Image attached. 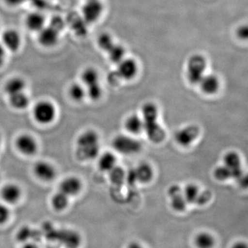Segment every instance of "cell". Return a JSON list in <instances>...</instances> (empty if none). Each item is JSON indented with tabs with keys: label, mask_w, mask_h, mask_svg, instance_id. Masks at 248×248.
I'll list each match as a JSON object with an SVG mask.
<instances>
[{
	"label": "cell",
	"mask_w": 248,
	"mask_h": 248,
	"mask_svg": "<svg viewBox=\"0 0 248 248\" xmlns=\"http://www.w3.org/2000/svg\"><path fill=\"white\" fill-rule=\"evenodd\" d=\"M76 156L81 161L96 159L100 153L99 136L94 130H85L78 137L76 142Z\"/></svg>",
	"instance_id": "cell-1"
},
{
	"label": "cell",
	"mask_w": 248,
	"mask_h": 248,
	"mask_svg": "<svg viewBox=\"0 0 248 248\" xmlns=\"http://www.w3.org/2000/svg\"><path fill=\"white\" fill-rule=\"evenodd\" d=\"M58 113L56 106L50 101L44 99L37 102L32 109V116L37 123L48 125L55 120Z\"/></svg>",
	"instance_id": "cell-2"
},
{
	"label": "cell",
	"mask_w": 248,
	"mask_h": 248,
	"mask_svg": "<svg viewBox=\"0 0 248 248\" xmlns=\"http://www.w3.org/2000/svg\"><path fill=\"white\" fill-rule=\"evenodd\" d=\"M47 238L58 241L66 248H79L81 244V235L73 230L53 229L49 232Z\"/></svg>",
	"instance_id": "cell-3"
},
{
	"label": "cell",
	"mask_w": 248,
	"mask_h": 248,
	"mask_svg": "<svg viewBox=\"0 0 248 248\" xmlns=\"http://www.w3.org/2000/svg\"><path fill=\"white\" fill-rule=\"evenodd\" d=\"M206 60L200 55H194L187 62V78L192 84H199L205 75Z\"/></svg>",
	"instance_id": "cell-4"
},
{
	"label": "cell",
	"mask_w": 248,
	"mask_h": 248,
	"mask_svg": "<svg viewBox=\"0 0 248 248\" xmlns=\"http://www.w3.org/2000/svg\"><path fill=\"white\" fill-rule=\"evenodd\" d=\"M112 146L116 151L125 155L136 154L141 149V143L138 140L124 135L115 137L112 141Z\"/></svg>",
	"instance_id": "cell-5"
},
{
	"label": "cell",
	"mask_w": 248,
	"mask_h": 248,
	"mask_svg": "<svg viewBox=\"0 0 248 248\" xmlns=\"http://www.w3.org/2000/svg\"><path fill=\"white\" fill-rule=\"evenodd\" d=\"M0 42L8 53H16L22 48V37L19 31L9 28L0 33Z\"/></svg>",
	"instance_id": "cell-6"
},
{
	"label": "cell",
	"mask_w": 248,
	"mask_h": 248,
	"mask_svg": "<svg viewBox=\"0 0 248 248\" xmlns=\"http://www.w3.org/2000/svg\"><path fill=\"white\" fill-rule=\"evenodd\" d=\"M104 6L100 0H86L81 6V15L86 24H93L101 17Z\"/></svg>",
	"instance_id": "cell-7"
},
{
	"label": "cell",
	"mask_w": 248,
	"mask_h": 248,
	"mask_svg": "<svg viewBox=\"0 0 248 248\" xmlns=\"http://www.w3.org/2000/svg\"><path fill=\"white\" fill-rule=\"evenodd\" d=\"M17 151L24 156H33L39 149V143L35 137L29 133H23L16 138Z\"/></svg>",
	"instance_id": "cell-8"
},
{
	"label": "cell",
	"mask_w": 248,
	"mask_h": 248,
	"mask_svg": "<svg viewBox=\"0 0 248 248\" xmlns=\"http://www.w3.org/2000/svg\"><path fill=\"white\" fill-rule=\"evenodd\" d=\"M60 31L51 25H46L37 33L39 45L45 48H52L58 45L60 40Z\"/></svg>",
	"instance_id": "cell-9"
},
{
	"label": "cell",
	"mask_w": 248,
	"mask_h": 248,
	"mask_svg": "<svg viewBox=\"0 0 248 248\" xmlns=\"http://www.w3.org/2000/svg\"><path fill=\"white\" fill-rule=\"evenodd\" d=\"M33 172L40 180L46 183L53 182L58 174L55 166L45 160H41L35 163Z\"/></svg>",
	"instance_id": "cell-10"
},
{
	"label": "cell",
	"mask_w": 248,
	"mask_h": 248,
	"mask_svg": "<svg viewBox=\"0 0 248 248\" xmlns=\"http://www.w3.org/2000/svg\"><path fill=\"white\" fill-rule=\"evenodd\" d=\"M200 130L195 125H188L179 129L176 132L174 139L178 144L181 146H190L200 135Z\"/></svg>",
	"instance_id": "cell-11"
},
{
	"label": "cell",
	"mask_w": 248,
	"mask_h": 248,
	"mask_svg": "<svg viewBox=\"0 0 248 248\" xmlns=\"http://www.w3.org/2000/svg\"><path fill=\"white\" fill-rule=\"evenodd\" d=\"M223 165L231 170L232 179L239 180L244 177L241 159L238 153L234 151L228 152L223 156Z\"/></svg>",
	"instance_id": "cell-12"
},
{
	"label": "cell",
	"mask_w": 248,
	"mask_h": 248,
	"mask_svg": "<svg viewBox=\"0 0 248 248\" xmlns=\"http://www.w3.org/2000/svg\"><path fill=\"white\" fill-rule=\"evenodd\" d=\"M46 25V18L40 11H31L24 18L26 29L33 33L37 34Z\"/></svg>",
	"instance_id": "cell-13"
},
{
	"label": "cell",
	"mask_w": 248,
	"mask_h": 248,
	"mask_svg": "<svg viewBox=\"0 0 248 248\" xmlns=\"http://www.w3.org/2000/svg\"><path fill=\"white\" fill-rule=\"evenodd\" d=\"M82 188V182L79 177L76 176H68L60 183L59 190L71 198L79 195Z\"/></svg>",
	"instance_id": "cell-14"
},
{
	"label": "cell",
	"mask_w": 248,
	"mask_h": 248,
	"mask_svg": "<svg viewBox=\"0 0 248 248\" xmlns=\"http://www.w3.org/2000/svg\"><path fill=\"white\" fill-rule=\"evenodd\" d=\"M0 196L5 203L14 205L22 198V188L17 184L9 183L3 186L0 191Z\"/></svg>",
	"instance_id": "cell-15"
},
{
	"label": "cell",
	"mask_w": 248,
	"mask_h": 248,
	"mask_svg": "<svg viewBox=\"0 0 248 248\" xmlns=\"http://www.w3.org/2000/svg\"><path fill=\"white\" fill-rule=\"evenodd\" d=\"M143 132L146 134L148 140L155 143H161L166 138L165 130L157 120L143 122Z\"/></svg>",
	"instance_id": "cell-16"
},
{
	"label": "cell",
	"mask_w": 248,
	"mask_h": 248,
	"mask_svg": "<svg viewBox=\"0 0 248 248\" xmlns=\"http://www.w3.org/2000/svg\"><path fill=\"white\" fill-rule=\"evenodd\" d=\"M168 195L170 199V205L173 210L183 212L187 206V202L183 195V190L180 186L172 185L168 190Z\"/></svg>",
	"instance_id": "cell-17"
},
{
	"label": "cell",
	"mask_w": 248,
	"mask_h": 248,
	"mask_svg": "<svg viewBox=\"0 0 248 248\" xmlns=\"http://www.w3.org/2000/svg\"><path fill=\"white\" fill-rule=\"evenodd\" d=\"M116 73L121 79L130 80L133 79L138 73V65L133 59H125L117 63Z\"/></svg>",
	"instance_id": "cell-18"
},
{
	"label": "cell",
	"mask_w": 248,
	"mask_h": 248,
	"mask_svg": "<svg viewBox=\"0 0 248 248\" xmlns=\"http://www.w3.org/2000/svg\"><path fill=\"white\" fill-rule=\"evenodd\" d=\"M27 87V81L24 78L22 77L15 76L10 78L5 82L4 91L5 94L9 97L17 93L24 92Z\"/></svg>",
	"instance_id": "cell-19"
},
{
	"label": "cell",
	"mask_w": 248,
	"mask_h": 248,
	"mask_svg": "<svg viewBox=\"0 0 248 248\" xmlns=\"http://www.w3.org/2000/svg\"><path fill=\"white\" fill-rule=\"evenodd\" d=\"M199 85L202 92L206 94H214L219 89V80L213 75H204Z\"/></svg>",
	"instance_id": "cell-20"
},
{
	"label": "cell",
	"mask_w": 248,
	"mask_h": 248,
	"mask_svg": "<svg viewBox=\"0 0 248 248\" xmlns=\"http://www.w3.org/2000/svg\"><path fill=\"white\" fill-rule=\"evenodd\" d=\"M124 128L132 135H139L143 131V121L138 115H131L124 122Z\"/></svg>",
	"instance_id": "cell-21"
},
{
	"label": "cell",
	"mask_w": 248,
	"mask_h": 248,
	"mask_svg": "<svg viewBox=\"0 0 248 248\" xmlns=\"http://www.w3.org/2000/svg\"><path fill=\"white\" fill-rule=\"evenodd\" d=\"M134 170H135L138 182L147 184L153 179L154 172H153V169L151 165L146 164V163H142V164H139Z\"/></svg>",
	"instance_id": "cell-22"
},
{
	"label": "cell",
	"mask_w": 248,
	"mask_h": 248,
	"mask_svg": "<svg viewBox=\"0 0 248 248\" xmlns=\"http://www.w3.org/2000/svg\"><path fill=\"white\" fill-rule=\"evenodd\" d=\"M8 98L10 105L16 110H24L30 105V97L26 91L9 96Z\"/></svg>",
	"instance_id": "cell-23"
},
{
	"label": "cell",
	"mask_w": 248,
	"mask_h": 248,
	"mask_svg": "<svg viewBox=\"0 0 248 248\" xmlns=\"http://www.w3.org/2000/svg\"><path fill=\"white\" fill-rule=\"evenodd\" d=\"M117 166V158L113 153L106 152L102 155H99L98 167L103 172H108Z\"/></svg>",
	"instance_id": "cell-24"
},
{
	"label": "cell",
	"mask_w": 248,
	"mask_h": 248,
	"mask_svg": "<svg viewBox=\"0 0 248 248\" xmlns=\"http://www.w3.org/2000/svg\"><path fill=\"white\" fill-rule=\"evenodd\" d=\"M69 202L70 197L60 190L54 194L50 200L52 207L58 212L66 210L69 205Z\"/></svg>",
	"instance_id": "cell-25"
},
{
	"label": "cell",
	"mask_w": 248,
	"mask_h": 248,
	"mask_svg": "<svg viewBox=\"0 0 248 248\" xmlns=\"http://www.w3.org/2000/svg\"><path fill=\"white\" fill-rule=\"evenodd\" d=\"M81 82L85 87L99 82V75L97 70L93 67L84 68L81 73Z\"/></svg>",
	"instance_id": "cell-26"
},
{
	"label": "cell",
	"mask_w": 248,
	"mask_h": 248,
	"mask_svg": "<svg viewBox=\"0 0 248 248\" xmlns=\"http://www.w3.org/2000/svg\"><path fill=\"white\" fill-rule=\"evenodd\" d=\"M68 94L74 102H82L86 97V88L81 81L72 83L68 88Z\"/></svg>",
	"instance_id": "cell-27"
},
{
	"label": "cell",
	"mask_w": 248,
	"mask_h": 248,
	"mask_svg": "<svg viewBox=\"0 0 248 248\" xmlns=\"http://www.w3.org/2000/svg\"><path fill=\"white\" fill-rule=\"evenodd\" d=\"M141 118L143 122L157 120L158 109L153 103H146L141 108Z\"/></svg>",
	"instance_id": "cell-28"
},
{
	"label": "cell",
	"mask_w": 248,
	"mask_h": 248,
	"mask_svg": "<svg viewBox=\"0 0 248 248\" xmlns=\"http://www.w3.org/2000/svg\"><path fill=\"white\" fill-rule=\"evenodd\" d=\"M197 248H213L215 244L214 236L208 232H201L195 239Z\"/></svg>",
	"instance_id": "cell-29"
},
{
	"label": "cell",
	"mask_w": 248,
	"mask_h": 248,
	"mask_svg": "<svg viewBox=\"0 0 248 248\" xmlns=\"http://www.w3.org/2000/svg\"><path fill=\"white\" fill-rule=\"evenodd\" d=\"M200 192L198 186L193 184H187L183 190V195L187 203H195Z\"/></svg>",
	"instance_id": "cell-30"
},
{
	"label": "cell",
	"mask_w": 248,
	"mask_h": 248,
	"mask_svg": "<svg viewBox=\"0 0 248 248\" xmlns=\"http://www.w3.org/2000/svg\"><path fill=\"white\" fill-rule=\"evenodd\" d=\"M108 55V58L112 63H119L124 59L125 50L124 47L118 45H114L107 52Z\"/></svg>",
	"instance_id": "cell-31"
},
{
	"label": "cell",
	"mask_w": 248,
	"mask_h": 248,
	"mask_svg": "<svg viewBox=\"0 0 248 248\" xmlns=\"http://www.w3.org/2000/svg\"><path fill=\"white\" fill-rule=\"evenodd\" d=\"M109 177L110 182L116 186L122 185L125 179V172L124 170L120 166H116L109 171Z\"/></svg>",
	"instance_id": "cell-32"
},
{
	"label": "cell",
	"mask_w": 248,
	"mask_h": 248,
	"mask_svg": "<svg viewBox=\"0 0 248 248\" xmlns=\"http://www.w3.org/2000/svg\"><path fill=\"white\" fill-rule=\"evenodd\" d=\"M97 43L101 50L107 52L112 46L114 43L112 36L107 32H103L97 37Z\"/></svg>",
	"instance_id": "cell-33"
},
{
	"label": "cell",
	"mask_w": 248,
	"mask_h": 248,
	"mask_svg": "<svg viewBox=\"0 0 248 248\" xmlns=\"http://www.w3.org/2000/svg\"><path fill=\"white\" fill-rule=\"evenodd\" d=\"M86 88V97H89L91 100H99L102 95V88L100 83H97L87 86Z\"/></svg>",
	"instance_id": "cell-34"
},
{
	"label": "cell",
	"mask_w": 248,
	"mask_h": 248,
	"mask_svg": "<svg viewBox=\"0 0 248 248\" xmlns=\"http://www.w3.org/2000/svg\"><path fill=\"white\" fill-rule=\"evenodd\" d=\"M214 177L218 181L224 182L230 179H232V173L231 170L224 165L218 166L214 171Z\"/></svg>",
	"instance_id": "cell-35"
},
{
	"label": "cell",
	"mask_w": 248,
	"mask_h": 248,
	"mask_svg": "<svg viewBox=\"0 0 248 248\" xmlns=\"http://www.w3.org/2000/svg\"><path fill=\"white\" fill-rule=\"evenodd\" d=\"M33 236V231L29 227H22L20 230L18 231L16 238L19 242L27 243L29 242V240Z\"/></svg>",
	"instance_id": "cell-36"
},
{
	"label": "cell",
	"mask_w": 248,
	"mask_h": 248,
	"mask_svg": "<svg viewBox=\"0 0 248 248\" xmlns=\"http://www.w3.org/2000/svg\"><path fill=\"white\" fill-rule=\"evenodd\" d=\"M11 217V210L7 204L0 203V225H4L9 221Z\"/></svg>",
	"instance_id": "cell-37"
},
{
	"label": "cell",
	"mask_w": 248,
	"mask_h": 248,
	"mask_svg": "<svg viewBox=\"0 0 248 248\" xmlns=\"http://www.w3.org/2000/svg\"><path fill=\"white\" fill-rule=\"evenodd\" d=\"M212 194L210 191L204 190L200 191L199 194L198 198L196 201V203L198 205H205V203H208L209 201L211 199Z\"/></svg>",
	"instance_id": "cell-38"
},
{
	"label": "cell",
	"mask_w": 248,
	"mask_h": 248,
	"mask_svg": "<svg viewBox=\"0 0 248 248\" xmlns=\"http://www.w3.org/2000/svg\"><path fill=\"white\" fill-rule=\"evenodd\" d=\"M125 181H126L130 185H134V184L138 183L136 175H135V170H130L128 172L125 173Z\"/></svg>",
	"instance_id": "cell-39"
},
{
	"label": "cell",
	"mask_w": 248,
	"mask_h": 248,
	"mask_svg": "<svg viewBox=\"0 0 248 248\" xmlns=\"http://www.w3.org/2000/svg\"><path fill=\"white\" fill-rule=\"evenodd\" d=\"M8 53H8L7 50L0 42V68H2L6 63Z\"/></svg>",
	"instance_id": "cell-40"
},
{
	"label": "cell",
	"mask_w": 248,
	"mask_h": 248,
	"mask_svg": "<svg viewBox=\"0 0 248 248\" xmlns=\"http://www.w3.org/2000/svg\"><path fill=\"white\" fill-rule=\"evenodd\" d=\"M6 6L11 8H16L22 6L27 0H3Z\"/></svg>",
	"instance_id": "cell-41"
},
{
	"label": "cell",
	"mask_w": 248,
	"mask_h": 248,
	"mask_svg": "<svg viewBox=\"0 0 248 248\" xmlns=\"http://www.w3.org/2000/svg\"><path fill=\"white\" fill-rule=\"evenodd\" d=\"M248 35V28L246 26H244V27H241L240 28L239 30H238V35L240 38L244 39V40H246L247 39Z\"/></svg>",
	"instance_id": "cell-42"
},
{
	"label": "cell",
	"mask_w": 248,
	"mask_h": 248,
	"mask_svg": "<svg viewBox=\"0 0 248 248\" xmlns=\"http://www.w3.org/2000/svg\"><path fill=\"white\" fill-rule=\"evenodd\" d=\"M22 248H40L35 244V243L27 242L24 243V246Z\"/></svg>",
	"instance_id": "cell-43"
},
{
	"label": "cell",
	"mask_w": 248,
	"mask_h": 248,
	"mask_svg": "<svg viewBox=\"0 0 248 248\" xmlns=\"http://www.w3.org/2000/svg\"><path fill=\"white\" fill-rule=\"evenodd\" d=\"M232 248H248V246L244 242H238L236 243Z\"/></svg>",
	"instance_id": "cell-44"
},
{
	"label": "cell",
	"mask_w": 248,
	"mask_h": 248,
	"mask_svg": "<svg viewBox=\"0 0 248 248\" xmlns=\"http://www.w3.org/2000/svg\"><path fill=\"white\" fill-rule=\"evenodd\" d=\"M128 248H144L141 244H138V243L133 242L131 243L129 245Z\"/></svg>",
	"instance_id": "cell-45"
},
{
	"label": "cell",
	"mask_w": 248,
	"mask_h": 248,
	"mask_svg": "<svg viewBox=\"0 0 248 248\" xmlns=\"http://www.w3.org/2000/svg\"><path fill=\"white\" fill-rule=\"evenodd\" d=\"M1 142H2V139H1V135H0V148H1Z\"/></svg>",
	"instance_id": "cell-46"
},
{
	"label": "cell",
	"mask_w": 248,
	"mask_h": 248,
	"mask_svg": "<svg viewBox=\"0 0 248 248\" xmlns=\"http://www.w3.org/2000/svg\"><path fill=\"white\" fill-rule=\"evenodd\" d=\"M85 1H86V0H85Z\"/></svg>",
	"instance_id": "cell-47"
}]
</instances>
